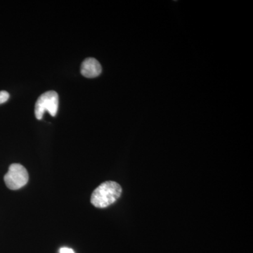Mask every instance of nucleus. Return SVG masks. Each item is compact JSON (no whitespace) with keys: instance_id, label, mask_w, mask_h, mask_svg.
Instances as JSON below:
<instances>
[{"instance_id":"f03ea898","label":"nucleus","mask_w":253,"mask_h":253,"mask_svg":"<svg viewBox=\"0 0 253 253\" xmlns=\"http://www.w3.org/2000/svg\"><path fill=\"white\" fill-rule=\"evenodd\" d=\"M59 109V95L54 91H49L41 95L37 100L35 114L37 119L41 120L43 114L48 111L51 116H55Z\"/></svg>"},{"instance_id":"39448f33","label":"nucleus","mask_w":253,"mask_h":253,"mask_svg":"<svg viewBox=\"0 0 253 253\" xmlns=\"http://www.w3.org/2000/svg\"><path fill=\"white\" fill-rule=\"evenodd\" d=\"M9 99V94L6 91H0V104L6 102Z\"/></svg>"},{"instance_id":"7ed1b4c3","label":"nucleus","mask_w":253,"mask_h":253,"mask_svg":"<svg viewBox=\"0 0 253 253\" xmlns=\"http://www.w3.org/2000/svg\"><path fill=\"white\" fill-rule=\"evenodd\" d=\"M29 179L26 168L18 163L11 165L7 173L4 176L6 186L11 190H17L27 184Z\"/></svg>"},{"instance_id":"20e7f679","label":"nucleus","mask_w":253,"mask_h":253,"mask_svg":"<svg viewBox=\"0 0 253 253\" xmlns=\"http://www.w3.org/2000/svg\"><path fill=\"white\" fill-rule=\"evenodd\" d=\"M102 68L97 60L88 58L81 65V73L84 77L93 78L97 77L101 73Z\"/></svg>"},{"instance_id":"423d86ee","label":"nucleus","mask_w":253,"mask_h":253,"mask_svg":"<svg viewBox=\"0 0 253 253\" xmlns=\"http://www.w3.org/2000/svg\"><path fill=\"white\" fill-rule=\"evenodd\" d=\"M59 253H75L73 249H69V248H61L60 249Z\"/></svg>"},{"instance_id":"f257e3e1","label":"nucleus","mask_w":253,"mask_h":253,"mask_svg":"<svg viewBox=\"0 0 253 253\" xmlns=\"http://www.w3.org/2000/svg\"><path fill=\"white\" fill-rule=\"evenodd\" d=\"M122 194L121 185L115 181L102 183L94 190L91 196V203L96 208H104L114 204Z\"/></svg>"}]
</instances>
